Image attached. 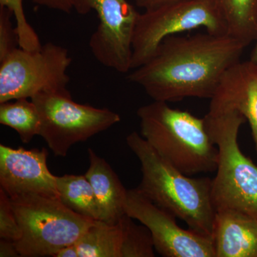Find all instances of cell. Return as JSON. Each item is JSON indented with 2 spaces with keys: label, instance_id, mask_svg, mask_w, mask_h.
Listing matches in <instances>:
<instances>
[{
  "label": "cell",
  "instance_id": "7402d4cb",
  "mask_svg": "<svg viewBox=\"0 0 257 257\" xmlns=\"http://www.w3.org/2000/svg\"><path fill=\"white\" fill-rule=\"evenodd\" d=\"M13 17L11 10L0 6V62L20 47L18 31L12 22Z\"/></svg>",
  "mask_w": 257,
  "mask_h": 257
},
{
  "label": "cell",
  "instance_id": "9a60e30c",
  "mask_svg": "<svg viewBox=\"0 0 257 257\" xmlns=\"http://www.w3.org/2000/svg\"><path fill=\"white\" fill-rule=\"evenodd\" d=\"M122 229L119 221L95 220L74 243L77 257H121Z\"/></svg>",
  "mask_w": 257,
  "mask_h": 257
},
{
  "label": "cell",
  "instance_id": "5b68a950",
  "mask_svg": "<svg viewBox=\"0 0 257 257\" xmlns=\"http://www.w3.org/2000/svg\"><path fill=\"white\" fill-rule=\"evenodd\" d=\"M10 199L22 230L15 242L21 256H55L95 221L71 210L59 198L29 194Z\"/></svg>",
  "mask_w": 257,
  "mask_h": 257
},
{
  "label": "cell",
  "instance_id": "484cf974",
  "mask_svg": "<svg viewBox=\"0 0 257 257\" xmlns=\"http://www.w3.org/2000/svg\"><path fill=\"white\" fill-rule=\"evenodd\" d=\"M256 40V45H255L254 49H253L252 51V53H251L250 61L253 62V63L257 64V37Z\"/></svg>",
  "mask_w": 257,
  "mask_h": 257
},
{
  "label": "cell",
  "instance_id": "cb8c5ba5",
  "mask_svg": "<svg viewBox=\"0 0 257 257\" xmlns=\"http://www.w3.org/2000/svg\"><path fill=\"white\" fill-rule=\"evenodd\" d=\"M0 256L18 257L21 256V255L17 248L15 241L1 239V241H0Z\"/></svg>",
  "mask_w": 257,
  "mask_h": 257
},
{
  "label": "cell",
  "instance_id": "8fae6325",
  "mask_svg": "<svg viewBox=\"0 0 257 257\" xmlns=\"http://www.w3.org/2000/svg\"><path fill=\"white\" fill-rule=\"evenodd\" d=\"M48 151L0 145V188L10 198L35 194L59 198L56 177L47 165Z\"/></svg>",
  "mask_w": 257,
  "mask_h": 257
},
{
  "label": "cell",
  "instance_id": "ffe728a7",
  "mask_svg": "<svg viewBox=\"0 0 257 257\" xmlns=\"http://www.w3.org/2000/svg\"><path fill=\"white\" fill-rule=\"evenodd\" d=\"M23 0H0V6L6 7L13 12L16 21L19 45L24 50H40L42 45L38 35L27 20L23 9Z\"/></svg>",
  "mask_w": 257,
  "mask_h": 257
},
{
  "label": "cell",
  "instance_id": "3957f363",
  "mask_svg": "<svg viewBox=\"0 0 257 257\" xmlns=\"http://www.w3.org/2000/svg\"><path fill=\"white\" fill-rule=\"evenodd\" d=\"M140 135L167 162L184 175L215 172L218 149L204 118L154 101L139 108Z\"/></svg>",
  "mask_w": 257,
  "mask_h": 257
},
{
  "label": "cell",
  "instance_id": "ac0fdd59",
  "mask_svg": "<svg viewBox=\"0 0 257 257\" xmlns=\"http://www.w3.org/2000/svg\"><path fill=\"white\" fill-rule=\"evenodd\" d=\"M0 124L18 133L23 143L28 144L40 135L41 120L35 103L27 98L0 103Z\"/></svg>",
  "mask_w": 257,
  "mask_h": 257
},
{
  "label": "cell",
  "instance_id": "44dd1931",
  "mask_svg": "<svg viewBox=\"0 0 257 257\" xmlns=\"http://www.w3.org/2000/svg\"><path fill=\"white\" fill-rule=\"evenodd\" d=\"M22 230L12 204L11 199L0 188V238L18 241Z\"/></svg>",
  "mask_w": 257,
  "mask_h": 257
},
{
  "label": "cell",
  "instance_id": "603a6c76",
  "mask_svg": "<svg viewBox=\"0 0 257 257\" xmlns=\"http://www.w3.org/2000/svg\"><path fill=\"white\" fill-rule=\"evenodd\" d=\"M32 3L51 10H57L62 13H70L73 10L72 0H30Z\"/></svg>",
  "mask_w": 257,
  "mask_h": 257
},
{
  "label": "cell",
  "instance_id": "52a82bcc",
  "mask_svg": "<svg viewBox=\"0 0 257 257\" xmlns=\"http://www.w3.org/2000/svg\"><path fill=\"white\" fill-rule=\"evenodd\" d=\"M200 28L213 35H228L214 0H179L145 10L134 35L131 69L145 63L167 37Z\"/></svg>",
  "mask_w": 257,
  "mask_h": 257
},
{
  "label": "cell",
  "instance_id": "9c48e42d",
  "mask_svg": "<svg viewBox=\"0 0 257 257\" xmlns=\"http://www.w3.org/2000/svg\"><path fill=\"white\" fill-rule=\"evenodd\" d=\"M79 15L94 11L99 24L89 46L93 56L104 67L119 73L131 69L135 28L140 13L127 0H72Z\"/></svg>",
  "mask_w": 257,
  "mask_h": 257
},
{
  "label": "cell",
  "instance_id": "30bf717a",
  "mask_svg": "<svg viewBox=\"0 0 257 257\" xmlns=\"http://www.w3.org/2000/svg\"><path fill=\"white\" fill-rule=\"evenodd\" d=\"M125 212L151 232L155 251L164 257H216L212 238L184 229L177 218L138 189L127 190Z\"/></svg>",
  "mask_w": 257,
  "mask_h": 257
},
{
  "label": "cell",
  "instance_id": "2e32d148",
  "mask_svg": "<svg viewBox=\"0 0 257 257\" xmlns=\"http://www.w3.org/2000/svg\"><path fill=\"white\" fill-rule=\"evenodd\" d=\"M61 202L74 212L92 220H100V212L92 185L85 175L56 177Z\"/></svg>",
  "mask_w": 257,
  "mask_h": 257
},
{
  "label": "cell",
  "instance_id": "7c38bea8",
  "mask_svg": "<svg viewBox=\"0 0 257 257\" xmlns=\"http://www.w3.org/2000/svg\"><path fill=\"white\" fill-rule=\"evenodd\" d=\"M210 106L235 109L247 120L257 152V64L238 62L223 76Z\"/></svg>",
  "mask_w": 257,
  "mask_h": 257
},
{
  "label": "cell",
  "instance_id": "8992f818",
  "mask_svg": "<svg viewBox=\"0 0 257 257\" xmlns=\"http://www.w3.org/2000/svg\"><path fill=\"white\" fill-rule=\"evenodd\" d=\"M40 113V136L57 157H67L75 144L105 131L121 120L107 108L79 104L68 89L40 93L31 98Z\"/></svg>",
  "mask_w": 257,
  "mask_h": 257
},
{
  "label": "cell",
  "instance_id": "ba28073f",
  "mask_svg": "<svg viewBox=\"0 0 257 257\" xmlns=\"http://www.w3.org/2000/svg\"><path fill=\"white\" fill-rule=\"evenodd\" d=\"M71 62L67 49L52 42L37 51L18 47L0 62V103L67 89Z\"/></svg>",
  "mask_w": 257,
  "mask_h": 257
},
{
  "label": "cell",
  "instance_id": "277c9868",
  "mask_svg": "<svg viewBox=\"0 0 257 257\" xmlns=\"http://www.w3.org/2000/svg\"><path fill=\"white\" fill-rule=\"evenodd\" d=\"M203 118L218 149L216 175L211 184L216 212L234 209L257 219V166L243 155L238 143L246 119L235 109L210 105Z\"/></svg>",
  "mask_w": 257,
  "mask_h": 257
},
{
  "label": "cell",
  "instance_id": "e0dca14e",
  "mask_svg": "<svg viewBox=\"0 0 257 257\" xmlns=\"http://www.w3.org/2000/svg\"><path fill=\"white\" fill-rule=\"evenodd\" d=\"M227 34L249 45L257 37V0H214Z\"/></svg>",
  "mask_w": 257,
  "mask_h": 257
},
{
  "label": "cell",
  "instance_id": "d4e9b609",
  "mask_svg": "<svg viewBox=\"0 0 257 257\" xmlns=\"http://www.w3.org/2000/svg\"><path fill=\"white\" fill-rule=\"evenodd\" d=\"M179 0H135L137 6L145 10H150L160 8L164 5L171 4Z\"/></svg>",
  "mask_w": 257,
  "mask_h": 257
},
{
  "label": "cell",
  "instance_id": "7a4b0ae2",
  "mask_svg": "<svg viewBox=\"0 0 257 257\" xmlns=\"http://www.w3.org/2000/svg\"><path fill=\"white\" fill-rule=\"evenodd\" d=\"M126 144L138 157L143 174L137 189L159 207L184 221L189 229L213 239L216 209L212 179L192 178L167 162L137 132Z\"/></svg>",
  "mask_w": 257,
  "mask_h": 257
},
{
  "label": "cell",
  "instance_id": "6da1fadb",
  "mask_svg": "<svg viewBox=\"0 0 257 257\" xmlns=\"http://www.w3.org/2000/svg\"><path fill=\"white\" fill-rule=\"evenodd\" d=\"M246 44L229 35L200 33L165 38L153 55L128 74L154 101L211 99L226 71L240 61Z\"/></svg>",
  "mask_w": 257,
  "mask_h": 257
},
{
  "label": "cell",
  "instance_id": "d6986e66",
  "mask_svg": "<svg viewBox=\"0 0 257 257\" xmlns=\"http://www.w3.org/2000/svg\"><path fill=\"white\" fill-rule=\"evenodd\" d=\"M119 221L122 229L121 257L155 256L153 239L148 228L143 224H135L133 218L126 214Z\"/></svg>",
  "mask_w": 257,
  "mask_h": 257
},
{
  "label": "cell",
  "instance_id": "4fadbf2b",
  "mask_svg": "<svg viewBox=\"0 0 257 257\" xmlns=\"http://www.w3.org/2000/svg\"><path fill=\"white\" fill-rule=\"evenodd\" d=\"M213 241L216 257H257V219L234 209L216 211Z\"/></svg>",
  "mask_w": 257,
  "mask_h": 257
},
{
  "label": "cell",
  "instance_id": "5bb4252c",
  "mask_svg": "<svg viewBox=\"0 0 257 257\" xmlns=\"http://www.w3.org/2000/svg\"><path fill=\"white\" fill-rule=\"evenodd\" d=\"M89 168L84 175L90 182L100 212V220L116 224L126 214L127 190L105 160L88 149Z\"/></svg>",
  "mask_w": 257,
  "mask_h": 257
}]
</instances>
